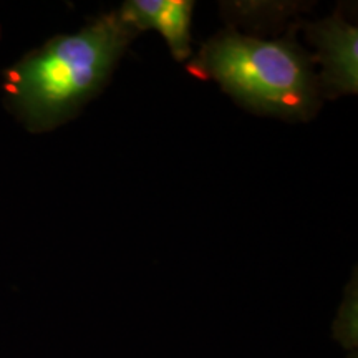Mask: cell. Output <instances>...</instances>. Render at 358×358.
<instances>
[{"mask_svg":"<svg viewBox=\"0 0 358 358\" xmlns=\"http://www.w3.org/2000/svg\"><path fill=\"white\" fill-rule=\"evenodd\" d=\"M134 34L110 13L78 34L53 37L3 73L8 108L30 131L60 127L103 87Z\"/></svg>","mask_w":358,"mask_h":358,"instance_id":"6da1fadb","label":"cell"},{"mask_svg":"<svg viewBox=\"0 0 358 358\" xmlns=\"http://www.w3.org/2000/svg\"><path fill=\"white\" fill-rule=\"evenodd\" d=\"M194 70L257 111L307 118L315 110V75L303 53L287 40L222 32L204 45Z\"/></svg>","mask_w":358,"mask_h":358,"instance_id":"7a4b0ae2","label":"cell"},{"mask_svg":"<svg viewBox=\"0 0 358 358\" xmlns=\"http://www.w3.org/2000/svg\"><path fill=\"white\" fill-rule=\"evenodd\" d=\"M308 37L319 48V60L324 65V87L334 93H355L358 85L355 27L335 15L312 25Z\"/></svg>","mask_w":358,"mask_h":358,"instance_id":"3957f363","label":"cell"},{"mask_svg":"<svg viewBox=\"0 0 358 358\" xmlns=\"http://www.w3.org/2000/svg\"><path fill=\"white\" fill-rule=\"evenodd\" d=\"M192 7L189 0H131L118 13L136 32L158 30L174 58L185 60L191 53Z\"/></svg>","mask_w":358,"mask_h":358,"instance_id":"277c9868","label":"cell"},{"mask_svg":"<svg viewBox=\"0 0 358 358\" xmlns=\"http://www.w3.org/2000/svg\"><path fill=\"white\" fill-rule=\"evenodd\" d=\"M358 307H357V287H348L347 297L343 301L342 307H340L337 320H335L334 332L335 338L342 343L343 347L352 350L357 347V337H358Z\"/></svg>","mask_w":358,"mask_h":358,"instance_id":"5b68a950","label":"cell"},{"mask_svg":"<svg viewBox=\"0 0 358 358\" xmlns=\"http://www.w3.org/2000/svg\"><path fill=\"white\" fill-rule=\"evenodd\" d=\"M352 358H355V355H353V357H352Z\"/></svg>","mask_w":358,"mask_h":358,"instance_id":"8992f818","label":"cell"}]
</instances>
